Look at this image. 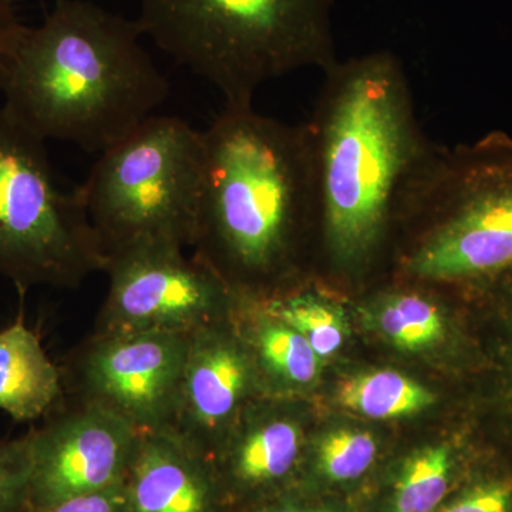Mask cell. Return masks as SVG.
I'll use <instances>...</instances> for the list:
<instances>
[{"mask_svg":"<svg viewBox=\"0 0 512 512\" xmlns=\"http://www.w3.org/2000/svg\"><path fill=\"white\" fill-rule=\"evenodd\" d=\"M336 399L350 412L376 420L413 416L436 402L426 386L393 370L350 377L340 384Z\"/></svg>","mask_w":512,"mask_h":512,"instance_id":"obj_17","label":"cell"},{"mask_svg":"<svg viewBox=\"0 0 512 512\" xmlns=\"http://www.w3.org/2000/svg\"><path fill=\"white\" fill-rule=\"evenodd\" d=\"M39 512H131L123 484L99 493L80 495L62 503L39 508Z\"/></svg>","mask_w":512,"mask_h":512,"instance_id":"obj_23","label":"cell"},{"mask_svg":"<svg viewBox=\"0 0 512 512\" xmlns=\"http://www.w3.org/2000/svg\"><path fill=\"white\" fill-rule=\"evenodd\" d=\"M333 0H141L144 35L214 84L225 107H252L272 80L338 62Z\"/></svg>","mask_w":512,"mask_h":512,"instance_id":"obj_4","label":"cell"},{"mask_svg":"<svg viewBox=\"0 0 512 512\" xmlns=\"http://www.w3.org/2000/svg\"><path fill=\"white\" fill-rule=\"evenodd\" d=\"M100 154L79 190L107 261L133 248H192L204 133L178 117L153 116Z\"/></svg>","mask_w":512,"mask_h":512,"instance_id":"obj_6","label":"cell"},{"mask_svg":"<svg viewBox=\"0 0 512 512\" xmlns=\"http://www.w3.org/2000/svg\"><path fill=\"white\" fill-rule=\"evenodd\" d=\"M396 271L427 285L456 284L512 268V141L431 147L407 188L396 231Z\"/></svg>","mask_w":512,"mask_h":512,"instance_id":"obj_5","label":"cell"},{"mask_svg":"<svg viewBox=\"0 0 512 512\" xmlns=\"http://www.w3.org/2000/svg\"><path fill=\"white\" fill-rule=\"evenodd\" d=\"M258 394L264 390L232 316L204 326L190 335L168 431L211 460Z\"/></svg>","mask_w":512,"mask_h":512,"instance_id":"obj_11","label":"cell"},{"mask_svg":"<svg viewBox=\"0 0 512 512\" xmlns=\"http://www.w3.org/2000/svg\"><path fill=\"white\" fill-rule=\"evenodd\" d=\"M143 36L138 20L57 0L40 25L19 23L0 46L3 109L42 140L103 153L156 116L170 93Z\"/></svg>","mask_w":512,"mask_h":512,"instance_id":"obj_3","label":"cell"},{"mask_svg":"<svg viewBox=\"0 0 512 512\" xmlns=\"http://www.w3.org/2000/svg\"><path fill=\"white\" fill-rule=\"evenodd\" d=\"M29 464L25 444H0V512L15 505L23 493L28 494Z\"/></svg>","mask_w":512,"mask_h":512,"instance_id":"obj_21","label":"cell"},{"mask_svg":"<svg viewBox=\"0 0 512 512\" xmlns=\"http://www.w3.org/2000/svg\"><path fill=\"white\" fill-rule=\"evenodd\" d=\"M375 437L365 430L329 431L315 446V471L329 484H348L365 476L377 458Z\"/></svg>","mask_w":512,"mask_h":512,"instance_id":"obj_20","label":"cell"},{"mask_svg":"<svg viewBox=\"0 0 512 512\" xmlns=\"http://www.w3.org/2000/svg\"><path fill=\"white\" fill-rule=\"evenodd\" d=\"M256 400L241 414L211 458L221 460L232 483L245 491L282 483L298 466L302 453L299 421Z\"/></svg>","mask_w":512,"mask_h":512,"instance_id":"obj_13","label":"cell"},{"mask_svg":"<svg viewBox=\"0 0 512 512\" xmlns=\"http://www.w3.org/2000/svg\"><path fill=\"white\" fill-rule=\"evenodd\" d=\"M63 397L62 370L36 333L16 320L0 332V410L19 421L52 412Z\"/></svg>","mask_w":512,"mask_h":512,"instance_id":"obj_15","label":"cell"},{"mask_svg":"<svg viewBox=\"0 0 512 512\" xmlns=\"http://www.w3.org/2000/svg\"><path fill=\"white\" fill-rule=\"evenodd\" d=\"M202 133L194 255L242 301H274L303 288V248L318 242L308 124L225 107Z\"/></svg>","mask_w":512,"mask_h":512,"instance_id":"obj_2","label":"cell"},{"mask_svg":"<svg viewBox=\"0 0 512 512\" xmlns=\"http://www.w3.org/2000/svg\"><path fill=\"white\" fill-rule=\"evenodd\" d=\"M454 460L446 444L427 446L404 460L386 512H437L453 480Z\"/></svg>","mask_w":512,"mask_h":512,"instance_id":"obj_18","label":"cell"},{"mask_svg":"<svg viewBox=\"0 0 512 512\" xmlns=\"http://www.w3.org/2000/svg\"><path fill=\"white\" fill-rule=\"evenodd\" d=\"M107 262L82 192L60 187L45 140L0 106V276L77 289Z\"/></svg>","mask_w":512,"mask_h":512,"instance_id":"obj_7","label":"cell"},{"mask_svg":"<svg viewBox=\"0 0 512 512\" xmlns=\"http://www.w3.org/2000/svg\"><path fill=\"white\" fill-rule=\"evenodd\" d=\"M211 467L171 431L138 433L123 480L131 512H211Z\"/></svg>","mask_w":512,"mask_h":512,"instance_id":"obj_12","label":"cell"},{"mask_svg":"<svg viewBox=\"0 0 512 512\" xmlns=\"http://www.w3.org/2000/svg\"><path fill=\"white\" fill-rule=\"evenodd\" d=\"M262 303L276 318L298 330L322 360L335 355L345 343L348 323L343 309L318 292L301 288Z\"/></svg>","mask_w":512,"mask_h":512,"instance_id":"obj_19","label":"cell"},{"mask_svg":"<svg viewBox=\"0 0 512 512\" xmlns=\"http://www.w3.org/2000/svg\"><path fill=\"white\" fill-rule=\"evenodd\" d=\"M109 291L93 333H190L231 318L239 299L210 266L174 247L110 256Z\"/></svg>","mask_w":512,"mask_h":512,"instance_id":"obj_8","label":"cell"},{"mask_svg":"<svg viewBox=\"0 0 512 512\" xmlns=\"http://www.w3.org/2000/svg\"><path fill=\"white\" fill-rule=\"evenodd\" d=\"M311 134L318 242L332 275L357 278L396 231L407 188L433 141L409 77L389 50L338 60L325 73Z\"/></svg>","mask_w":512,"mask_h":512,"instance_id":"obj_1","label":"cell"},{"mask_svg":"<svg viewBox=\"0 0 512 512\" xmlns=\"http://www.w3.org/2000/svg\"><path fill=\"white\" fill-rule=\"evenodd\" d=\"M252 512H330L325 510H318V508L302 507V505H296L293 503H281L265 504L261 507L255 508Z\"/></svg>","mask_w":512,"mask_h":512,"instance_id":"obj_25","label":"cell"},{"mask_svg":"<svg viewBox=\"0 0 512 512\" xmlns=\"http://www.w3.org/2000/svg\"><path fill=\"white\" fill-rule=\"evenodd\" d=\"M437 512H512V485L505 481L474 485Z\"/></svg>","mask_w":512,"mask_h":512,"instance_id":"obj_22","label":"cell"},{"mask_svg":"<svg viewBox=\"0 0 512 512\" xmlns=\"http://www.w3.org/2000/svg\"><path fill=\"white\" fill-rule=\"evenodd\" d=\"M360 312L370 328L404 352L433 349L446 335L444 315L436 301L409 286L375 293Z\"/></svg>","mask_w":512,"mask_h":512,"instance_id":"obj_16","label":"cell"},{"mask_svg":"<svg viewBox=\"0 0 512 512\" xmlns=\"http://www.w3.org/2000/svg\"><path fill=\"white\" fill-rule=\"evenodd\" d=\"M190 335L92 333L60 369L63 393L119 417L138 433L168 430L180 394Z\"/></svg>","mask_w":512,"mask_h":512,"instance_id":"obj_9","label":"cell"},{"mask_svg":"<svg viewBox=\"0 0 512 512\" xmlns=\"http://www.w3.org/2000/svg\"><path fill=\"white\" fill-rule=\"evenodd\" d=\"M232 322L252 357L264 394L292 392L316 382L322 359L298 330L276 318L265 303L239 299Z\"/></svg>","mask_w":512,"mask_h":512,"instance_id":"obj_14","label":"cell"},{"mask_svg":"<svg viewBox=\"0 0 512 512\" xmlns=\"http://www.w3.org/2000/svg\"><path fill=\"white\" fill-rule=\"evenodd\" d=\"M13 3L15 0H0V46L20 23L16 18Z\"/></svg>","mask_w":512,"mask_h":512,"instance_id":"obj_24","label":"cell"},{"mask_svg":"<svg viewBox=\"0 0 512 512\" xmlns=\"http://www.w3.org/2000/svg\"><path fill=\"white\" fill-rule=\"evenodd\" d=\"M26 439L28 495L37 508L123 484L138 431L96 406L63 397Z\"/></svg>","mask_w":512,"mask_h":512,"instance_id":"obj_10","label":"cell"}]
</instances>
